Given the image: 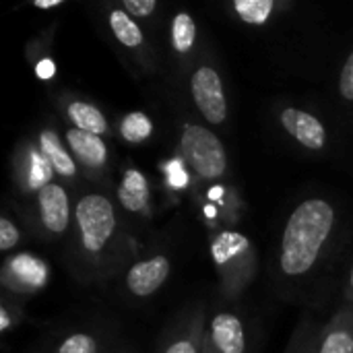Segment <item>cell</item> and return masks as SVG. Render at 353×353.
Here are the masks:
<instances>
[{"label": "cell", "instance_id": "1", "mask_svg": "<svg viewBox=\"0 0 353 353\" xmlns=\"http://www.w3.org/2000/svg\"><path fill=\"white\" fill-rule=\"evenodd\" d=\"M335 228V209L327 199H306L290 215L279 248V269L285 277L308 275Z\"/></svg>", "mask_w": 353, "mask_h": 353}, {"label": "cell", "instance_id": "2", "mask_svg": "<svg viewBox=\"0 0 353 353\" xmlns=\"http://www.w3.org/2000/svg\"><path fill=\"white\" fill-rule=\"evenodd\" d=\"M178 151L201 180H219L228 172V151L219 137L205 126L186 124L180 134Z\"/></svg>", "mask_w": 353, "mask_h": 353}, {"label": "cell", "instance_id": "3", "mask_svg": "<svg viewBox=\"0 0 353 353\" xmlns=\"http://www.w3.org/2000/svg\"><path fill=\"white\" fill-rule=\"evenodd\" d=\"M74 221L81 248L91 256H97L108 248L118 228L116 209L112 201L99 192H91L79 199L74 209Z\"/></svg>", "mask_w": 353, "mask_h": 353}, {"label": "cell", "instance_id": "4", "mask_svg": "<svg viewBox=\"0 0 353 353\" xmlns=\"http://www.w3.org/2000/svg\"><path fill=\"white\" fill-rule=\"evenodd\" d=\"M190 93H192V101H194L196 110L201 112V116L209 124L217 126V124L225 122V118H228V97H225L223 81H221L219 72L213 66L203 64L192 72Z\"/></svg>", "mask_w": 353, "mask_h": 353}, {"label": "cell", "instance_id": "5", "mask_svg": "<svg viewBox=\"0 0 353 353\" xmlns=\"http://www.w3.org/2000/svg\"><path fill=\"white\" fill-rule=\"evenodd\" d=\"M244 323L234 312H217L205 331V353H244Z\"/></svg>", "mask_w": 353, "mask_h": 353}, {"label": "cell", "instance_id": "6", "mask_svg": "<svg viewBox=\"0 0 353 353\" xmlns=\"http://www.w3.org/2000/svg\"><path fill=\"white\" fill-rule=\"evenodd\" d=\"M279 122L285 132L296 139L302 147L310 151H321L327 145V128L325 124L310 112L298 108H285L279 114Z\"/></svg>", "mask_w": 353, "mask_h": 353}, {"label": "cell", "instance_id": "7", "mask_svg": "<svg viewBox=\"0 0 353 353\" xmlns=\"http://www.w3.org/2000/svg\"><path fill=\"white\" fill-rule=\"evenodd\" d=\"M37 211H39V219L46 232L54 236H62L68 230L70 199H68V192L60 184L52 182L37 192Z\"/></svg>", "mask_w": 353, "mask_h": 353}, {"label": "cell", "instance_id": "8", "mask_svg": "<svg viewBox=\"0 0 353 353\" xmlns=\"http://www.w3.org/2000/svg\"><path fill=\"white\" fill-rule=\"evenodd\" d=\"M170 259L163 254L151 256L132 265L126 273V288L137 298L153 296L170 277Z\"/></svg>", "mask_w": 353, "mask_h": 353}, {"label": "cell", "instance_id": "9", "mask_svg": "<svg viewBox=\"0 0 353 353\" xmlns=\"http://www.w3.org/2000/svg\"><path fill=\"white\" fill-rule=\"evenodd\" d=\"M66 145L68 151L72 153V157L89 168V170H103L108 163V147L103 143L101 137L77 130V128H68L66 130Z\"/></svg>", "mask_w": 353, "mask_h": 353}, {"label": "cell", "instance_id": "10", "mask_svg": "<svg viewBox=\"0 0 353 353\" xmlns=\"http://www.w3.org/2000/svg\"><path fill=\"white\" fill-rule=\"evenodd\" d=\"M37 147L48 157V161L52 163L54 174H58L64 180H72L77 176V159L64 147V143H62V139L58 137L56 130H52V128L41 130L39 137H37Z\"/></svg>", "mask_w": 353, "mask_h": 353}, {"label": "cell", "instance_id": "11", "mask_svg": "<svg viewBox=\"0 0 353 353\" xmlns=\"http://www.w3.org/2000/svg\"><path fill=\"white\" fill-rule=\"evenodd\" d=\"M66 118L72 124V128H77V130H83V132L101 137V139L105 134H110V124H108V118L103 116V112L85 99H70L66 103Z\"/></svg>", "mask_w": 353, "mask_h": 353}, {"label": "cell", "instance_id": "12", "mask_svg": "<svg viewBox=\"0 0 353 353\" xmlns=\"http://www.w3.org/2000/svg\"><path fill=\"white\" fill-rule=\"evenodd\" d=\"M319 353H353V306H343L321 339Z\"/></svg>", "mask_w": 353, "mask_h": 353}, {"label": "cell", "instance_id": "13", "mask_svg": "<svg viewBox=\"0 0 353 353\" xmlns=\"http://www.w3.org/2000/svg\"><path fill=\"white\" fill-rule=\"evenodd\" d=\"M122 207L130 213H145L149 207V182L139 170H126L118 188Z\"/></svg>", "mask_w": 353, "mask_h": 353}, {"label": "cell", "instance_id": "14", "mask_svg": "<svg viewBox=\"0 0 353 353\" xmlns=\"http://www.w3.org/2000/svg\"><path fill=\"white\" fill-rule=\"evenodd\" d=\"M6 277L14 281V288L21 290H37L48 279V269L39 259H33L29 254L14 256L6 267Z\"/></svg>", "mask_w": 353, "mask_h": 353}, {"label": "cell", "instance_id": "15", "mask_svg": "<svg viewBox=\"0 0 353 353\" xmlns=\"http://www.w3.org/2000/svg\"><path fill=\"white\" fill-rule=\"evenodd\" d=\"M54 168L48 161V157L41 153L39 147H33L27 151L23 161V182L27 190H41L43 186L52 184Z\"/></svg>", "mask_w": 353, "mask_h": 353}, {"label": "cell", "instance_id": "16", "mask_svg": "<svg viewBox=\"0 0 353 353\" xmlns=\"http://www.w3.org/2000/svg\"><path fill=\"white\" fill-rule=\"evenodd\" d=\"M108 23H110V29H112L114 37H116L124 48L139 50V48L145 43V33H143V29L139 27L137 19H132L122 6L110 10Z\"/></svg>", "mask_w": 353, "mask_h": 353}, {"label": "cell", "instance_id": "17", "mask_svg": "<svg viewBox=\"0 0 353 353\" xmlns=\"http://www.w3.org/2000/svg\"><path fill=\"white\" fill-rule=\"evenodd\" d=\"M196 41V25L188 12H178L172 21V46L178 54H188Z\"/></svg>", "mask_w": 353, "mask_h": 353}, {"label": "cell", "instance_id": "18", "mask_svg": "<svg viewBox=\"0 0 353 353\" xmlns=\"http://www.w3.org/2000/svg\"><path fill=\"white\" fill-rule=\"evenodd\" d=\"M275 2L273 0H236L232 4L234 12L248 25H265L273 10H275Z\"/></svg>", "mask_w": 353, "mask_h": 353}, {"label": "cell", "instance_id": "19", "mask_svg": "<svg viewBox=\"0 0 353 353\" xmlns=\"http://www.w3.org/2000/svg\"><path fill=\"white\" fill-rule=\"evenodd\" d=\"M153 132V122L145 112H130L122 118L120 122V137L126 143H143L151 137Z\"/></svg>", "mask_w": 353, "mask_h": 353}, {"label": "cell", "instance_id": "20", "mask_svg": "<svg viewBox=\"0 0 353 353\" xmlns=\"http://www.w3.org/2000/svg\"><path fill=\"white\" fill-rule=\"evenodd\" d=\"M58 353H97V341L89 333H72L60 343Z\"/></svg>", "mask_w": 353, "mask_h": 353}, {"label": "cell", "instance_id": "21", "mask_svg": "<svg viewBox=\"0 0 353 353\" xmlns=\"http://www.w3.org/2000/svg\"><path fill=\"white\" fill-rule=\"evenodd\" d=\"M122 8L132 17V19H149L155 8H157V2L155 0H124L122 2Z\"/></svg>", "mask_w": 353, "mask_h": 353}, {"label": "cell", "instance_id": "22", "mask_svg": "<svg viewBox=\"0 0 353 353\" xmlns=\"http://www.w3.org/2000/svg\"><path fill=\"white\" fill-rule=\"evenodd\" d=\"M21 240V234H19V228L8 219V217H2L0 219V250H10L19 244Z\"/></svg>", "mask_w": 353, "mask_h": 353}, {"label": "cell", "instance_id": "23", "mask_svg": "<svg viewBox=\"0 0 353 353\" xmlns=\"http://www.w3.org/2000/svg\"><path fill=\"white\" fill-rule=\"evenodd\" d=\"M339 91L341 97L353 101V52L347 56L343 68H341V77H339Z\"/></svg>", "mask_w": 353, "mask_h": 353}, {"label": "cell", "instance_id": "24", "mask_svg": "<svg viewBox=\"0 0 353 353\" xmlns=\"http://www.w3.org/2000/svg\"><path fill=\"white\" fill-rule=\"evenodd\" d=\"M163 353H199V343L194 337H180Z\"/></svg>", "mask_w": 353, "mask_h": 353}, {"label": "cell", "instance_id": "25", "mask_svg": "<svg viewBox=\"0 0 353 353\" xmlns=\"http://www.w3.org/2000/svg\"><path fill=\"white\" fill-rule=\"evenodd\" d=\"M54 72H56V64H54V60H50V58H41V60L35 64V74H37L41 81H50V79L54 77Z\"/></svg>", "mask_w": 353, "mask_h": 353}, {"label": "cell", "instance_id": "26", "mask_svg": "<svg viewBox=\"0 0 353 353\" xmlns=\"http://www.w3.org/2000/svg\"><path fill=\"white\" fill-rule=\"evenodd\" d=\"M33 4L35 8H54V6H60L62 0H35Z\"/></svg>", "mask_w": 353, "mask_h": 353}, {"label": "cell", "instance_id": "27", "mask_svg": "<svg viewBox=\"0 0 353 353\" xmlns=\"http://www.w3.org/2000/svg\"><path fill=\"white\" fill-rule=\"evenodd\" d=\"M350 296H353V267L352 273H350Z\"/></svg>", "mask_w": 353, "mask_h": 353}, {"label": "cell", "instance_id": "28", "mask_svg": "<svg viewBox=\"0 0 353 353\" xmlns=\"http://www.w3.org/2000/svg\"><path fill=\"white\" fill-rule=\"evenodd\" d=\"M120 353H130V352H120Z\"/></svg>", "mask_w": 353, "mask_h": 353}]
</instances>
